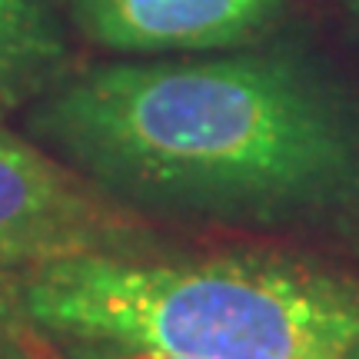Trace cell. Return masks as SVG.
I'll return each instance as SVG.
<instances>
[{"mask_svg":"<svg viewBox=\"0 0 359 359\" xmlns=\"http://www.w3.org/2000/svg\"><path fill=\"white\" fill-rule=\"evenodd\" d=\"M27 133L147 223L359 243V97L303 50L90 67L27 107Z\"/></svg>","mask_w":359,"mask_h":359,"instance_id":"obj_1","label":"cell"},{"mask_svg":"<svg viewBox=\"0 0 359 359\" xmlns=\"http://www.w3.org/2000/svg\"><path fill=\"white\" fill-rule=\"evenodd\" d=\"M30 326L50 339L193 359H346L359 280L276 250L90 253L24 273Z\"/></svg>","mask_w":359,"mask_h":359,"instance_id":"obj_2","label":"cell"},{"mask_svg":"<svg viewBox=\"0 0 359 359\" xmlns=\"http://www.w3.org/2000/svg\"><path fill=\"white\" fill-rule=\"evenodd\" d=\"M154 246H160L154 223L0 120V269L30 273L57 259Z\"/></svg>","mask_w":359,"mask_h":359,"instance_id":"obj_3","label":"cell"},{"mask_svg":"<svg viewBox=\"0 0 359 359\" xmlns=\"http://www.w3.org/2000/svg\"><path fill=\"white\" fill-rule=\"evenodd\" d=\"M97 47L127 57L253 47L276 30L286 0H64Z\"/></svg>","mask_w":359,"mask_h":359,"instance_id":"obj_4","label":"cell"},{"mask_svg":"<svg viewBox=\"0 0 359 359\" xmlns=\"http://www.w3.org/2000/svg\"><path fill=\"white\" fill-rule=\"evenodd\" d=\"M70 74L60 0H0V120Z\"/></svg>","mask_w":359,"mask_h":359,"instance_id":"obj_5","label":"cell"},{"mask_svg":"<svg viewBox=\"0 0 359 359\" xmlns=\"http://www.w3.org/2000/svg\"><path fill=\"white\" fill-rule=\"evenodd\" d=\"M64 359H193L177 353H160V349H137L116 346V343H87V339H53Z\"/></svg>","mask_w":359,"mask_h":359,"instance_id":"obj_6","label":"cell"},{"mask_svg":"<svg viewBox=\"0 0 359 359\" xmlns=\"http://www.w3.org/2000/svg\"><path fill=\"white\" fill-rule=\"evenodd\" d=\"M0 359H64V353L47 333H40L37 326H27L0 333Z\"/></svg>","mask_w":359,"mask_h":359,"instance_id":"obj_7","label":"cell"},{"mask_svg":"<svg viewBox=\"0 0 359 359\" xmlns=\"http://www.w3.org/2000/svg\"><path fill=\"white\" fill-rule=\"evenodd\" d=\"M24 309V273H11V269H0V333H11V330H27Z\"/></svg>","mask_w":359,"mask_h":359,"instance_id":"obj_8","label":"cell"},{"mask_svg":"<svg viewBox=\"0 0 359 359\" xmlns=\"http://www.w3.org/2000/svg\"><path fill=\"white\" fill-rule=\"evenodd\" d=\"M346 359H359V343H356L353 349H349V356H346Z\"/></svg>","mask_w":359,"mask_h":359,"instance_id":"obj_9","label":"cell"},{"mask_svg":"<svg viewBox=\"0 0 359 359\" xmlns=\"http://www.w3.org/2000/svg\"><path fill=\"white\" fill-rule=\"evenodd\" d=\"M346 4H349V7H353V13H356V17H359V0H346Z\"/></svg>","mask_w":359,"mask_h":359,"instance_id":"obj_10","label":"cell"}]
</instances>
